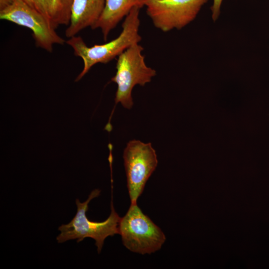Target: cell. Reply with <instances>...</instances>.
Returning <instances> with one entry per match:
<instances>
[{
	"label": "cell",
	"mask_w": 269,
	"mask_h": 269,
	"mask_svg": "<svg viewBox=\"0 0 269 269\" xmlns=\"http://www.w3.org/2000/svg\"><path fill=\"white\" fill-rule=\"evenodd\" d=\"M140 8L135 6L132 9L125 17L120 35L108 42L89 47L81 36L76 35L66 41L65 42L73 49L74 54L80 57L83 61V70L77 77L75 82L82 79L95 64L108 63L127 48L141 41V37L138 32Z\"/></svg>",
	"instance_id": "1"
},
{
	"label": "cell",
	"mask_w": 269,
	"mask_h": 269,
	"mask_svg": "<svg viewBox=\"0 0 269 269\" xmlns=\"http://www.w3.org/2000/svg\"><path fill=\"white\" fill-rule=\"evenodd\" d=\"M101 190L95 189L89 195L84 202L76 200L77 211L74 217L67 224H63L58 228L61 233L57 237L58 243L68 240L77 239L79 243L85 238H91L95 240L98 253L102 249L105 240L109 236L119 234V225L121 218L115 210L111 204V212L108 218L104 221L98 222L89 220L86 212L88 204L94 198L99 196Z\"/></svg>",
	"instance_id": "2"
},
{
	"label": "cell",
	"mask_w": 269,
	"mask_h": 269,
	"mask_svg": "<svg viewBox=\"0 0 269 269\" xmlns=\"http://www.w3.org/2000/svg\"><path fill=\"white\" fill-rule=\"evenodd\" d=\"M119 235L128 250L143 255L159 251L166 240L161 229L143 213L137 203L131 204L121 218Z\"/></svg>",
	"instance_id": "3"
},
{
	"label": "cell",
	"mask_w": 269,
	"mask_h": 269,
	"mask_svg": "<svg viewBox=\"0 0 269 269\" xmlns=\"http://www.w3.org/2000/svg\"><path fill=\"white\" fill-rule=\"evenodd\" d=\"M143 50L138 43L134 44L118 57L116 73L111 78L118 86L115 108L120 103L125 108L131 109L134 104L132 96L134 87L136 85L144 86L156 75V71L146 65Z\"/></svg>",
	"instance_id": "4"
},
{
	"label": "cell",
	"mask_w": 269,
	"mask_h": 269,
	"mask_svg": "<svg viewBox=\"0 0 269 269\" xmlns=\"http://www.w3.org/2000/svg\"><path fill=\"white\" fill-rule=\"evenodd\" d=\"M123 156L131 204L137 203L147 181L157 167V155L150 142L133 139L127 143Z\"/></svg>",
	"instance_id": "5"
},
{
	"label": "cell",
	"mask_w": 269,
	"mask_h": 269,
	"mask_svg": "<svg viewBox=\"0 0 269 269\" xmlns=\"http://www.w3.org/2000/svg\"><path fill=\"white\" fill-rule=\"evenodd\" d=\"M0 18L30 29L36 45L48 52L54 45L66 42L45 16L22 0H14L0 9Z\"/></svg>",
	"instance_id": "6"
},
{
	"label": "cell",
	"mask_w": 269,
	"mask_h": 269,
	"mask_svg": "<svg viewBox=\"0 0 269 269\" xmlns=\"http://www.w3.org/2000/svg\"><path fill=\"white\" fill-rule=\"evenodd\" d=\"M208 0H145L146 12L154 26L166 32L183 28Z\"/></svg>",
	"instance_id": "7"
},
{
	"label": "cell",
	"mask_w": 269,
	"mask_h": 269,
	"mask_svg": "<svg viewBox=\"0 0 269 269\" xmlns=\"http://www.w3.org/2000/svg\"><path fill=\"white\" fill-rule=\"evenodd\" d=\"M105 2L106 0H74L65 36L69 38L87 27L92 28L100 18Z\"/></svg>",
	"instance_id": "8"
},
{
	"label": "cell",
	"mask_w": 269,
	"mask_h": 269,
	"mask_svg": "<svg viewBox=\"0 0 269 269\" xmlns=\"http://www.w3.org/2000/svg\"><path fill=\"white\" fill-rule=\"evenodd\" d=\"M145 0H106L104 10L95 24L92 28L101 30L106 41L110 32L125 17L132 9L144 6Z\"/></svg>",
	"instance_id": "9"
},
{
	"label": "cell",
	"mask_w": 269,
	"mask_h": 269,
	"mask_svg": "<svg viewBox=\"0 0 269 269\" xmlns=\"http://www.w3.org/2000/svg\"><path fill=\"white\" fill-rule=\"evenodd\" d=\"M74 0H52V25L56 28L60 25H68Z\"/></svg>",
	"instance_id": "10"
},
{
	"label": "cell",
	"mask_w": 269,
	"mask_h": 269,
	"mask_svg": "<svg viewBox=\"0 0 269 269\" xmlns=\"http://www.w3.org/2000/svg\"><path fill=\"white\" fill-rule=\"evenodd\" d=\"M32 1L35 9L45 16L52 25V0H32Z\"/></svg>",
	"instance_id": "11"
},
{
	"label": "cell",
	"mask_w": 269,
	"mask_h": 269,
	"mask_svg": "<svg viewBox=\"0 0 269 269\" xmlns=\"http://www.w3.org/2000/svg\"><path fill=\"white\" fill-rule=\"evenodd\" d=\"M223 0H213V4L211 7L212 18L215 21L219 17L220 13V8Z\"/></svg>",
	"instance_id": "12"
},
{
	"label": "cell",
	"mask_w": 269,
	"mask_h": 269,
	"mask_svg": "<svg viewBox=\"0 0 269 269\" xmlns=\"http://www.w3.org/2000/svg\"><path fill=\"white\" fill-rule=\"evenodd\" d=\"M23 0V1L26 2L27 4H28L31 7L35 8L34 7L33 2L32 1V0Z\"/></svg>",
	"instance_id": "13"
}]
</instances>
